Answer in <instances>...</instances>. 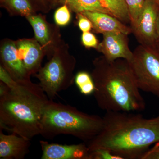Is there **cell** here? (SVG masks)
<instances>
[{
	"label": "cell",
	"mask_w": 159,
	"mask_h": 159,
	"mask_svg": "<svg viewBox=\"0 0 159 159\" xmlns=\"http://www.w3.org/2000/svg\"><path fill=\"white\" fill-rule=\"evenodd\" d=\"M42 159H90V151L86 143L61 145L40 141Z\"/></svg>",
	"instance_id": "obj_9"
},
{
	"label": "cell",
	"mask_w": 159,
	"mask_h": 159,
	"mask_svg": "<svg viewBox=\"0 0 159 159\" xmlns=\"http://www.w3.org/2000/svg\"><path fill=\"white\" fill-rule=\"evenodd\" d=\"M140 90L159 98V47L139 45L129 61Z\"/></svg>",
	"instance_id": "obj_5"
},
{
	"label": "cell",
	"mask_w": 159,
	"mask_h": 159,
	"mask_svg": "<svg viewBox=\"0 0 159 159\" xmlns=\"http://www.w3.org/2000/svg\"><path fill=\"white\" fill-rule=\"evenodd\" d=\"M69 9L66 5H64L55 11L54 20L58 25L65 26L70 20L71 14Z\"/></svg>",
	"instance_id": "obj_20"
},
{
	"label": "cell",
	"mask_w": 159,
	"mask_h": 159,
	"mask_svg": "<svg viewBox=\"0 0 159 159\" xmlns=\"http://www.w3.org/2000/svg\"><path fill=\"white\" fill-rule=\"evenodd\" d=\"M159 5L153 0H145L141 13L134 25L132 33L140 45H157Z\"/></svg>",
	"instance_id": "obj_7"
},
{
	"label": "cell",
	"mask_w": 159,
	"mask_h": 159,
	"mask_svg": "<svg viewBox=\"0 0 159 159\" xmlns=\"http://www.w3.org/2000/svg\"><path fill=\"white\" fill-rule=\"evenodd\" d=\"M102 118V129L86 143L90 151L104 148L122 159H141L159 142V114L147 119L133 112L106 111Z\"/></svg>",
	"instance_id": "obj_1"
},
{
	"label": "cell",
	"mask_w": 159,
	"mask_h": 159,
	"mask_svg": "<svg viewBox=\"0 0 159 159\" xmlns=\"http://www.w3.org/2000/svg\"><path fill=\"white\" fill-rule=\"evenodd\" d=\"M155 2H156L157 4H158L159 5V0H153Z\"/></svg>",
	"instance_id": "obj_30"
},
{
	"label": "cell",
	"mask_w": 159,
	"mask_h": 159,
	"mask_svg": "<svg viewBox=\"0 0 159 159\" xmlns=\"http://www.w3.org/2000/svg\"><path fill=\"white\" fill-rule=\"evenodd\" d=\"M19 56L22 61L28 75L39 67L42 53L38 44L29 40H24L17 44Z\"/></svg>",
	"instance_id": "obj_13"
},
{
	"label": "cell",
	"mask_w": 159,
	"mask_h": 159,
	"mask_svg": "<svg viewBox=\"0 0 159 159\" xmlns=\"http://www.w3.org/2000/svg\"><path fill=\"white\" fill-rule=\"evenodd\" d=\"M1 55L4 67L17 81L28 80L27 73L21 60L19 56L17 46L14 43H6L1 50Z\"/></svg>",
	"instance_id": "obj_12"
},
{
	"label": "cell",
	"mask_w": 159,
	"mask_h": 159,
	"mask_svg": "<svg viewBox=\"0 0 159 159\" xmlns=\"http://www.w3.org/2000/svg\"><path fill=\"white\" fill-rule=\"evenodd\" d=\"M31 2V0H30ZM35 1H38V2H40L41 3L44 2L45 1H48V0H35Z\"/></svg>",
	"instance_id": "obj_29"
},
{
	"label": "cell",
	"mask_w": 159,
	"mask_h": 159,
	"mask_svg": "<svg viewBox=\"0 0 159 159\" xmlns=\"http://www.w3.org/2000/svg\"><path fill=\"white\" fill-rule=\"evenodd\" d=\"M129 14L131 26L136 22L143 9L145 0H124Z\"/></svg>",
	"instance_id": "obj_19"
},
{
	"label": "cell",
	"mask_w": 159,
	"mask_h": 159,
	"mask_svg": "<svg viewBox=\"0 0 159 159\" xmlns=\"http://www.w3.org/2000/svg\"><path fill=\"white\" fill-rule=\"evenodd\" d=\"M74 81L80 92L83 95L89 96L93 94L96 88L95 83L92 75L88 72L81 71L77 73Z\"/></svg>",
	"instance_id": "obj_17"
},
{
	"label": "cell",
	"mask_w": 159,
	"mask_h": 159,
	"mask_svg": "<svg viewBox=\"0 0 159 159\" xmlns=\"http://www.w3.org/2000/svg\"><path fill=\"white\" fill-rule=\"evenodd\" d=\"M157 45L159 47V16L157 25Z\"/></svg>",
	"instance_id": "obj_27"
},
{
	"label": "cell",
	"mask_w": 159,
	"mask_h": 159,
	"mask_svg": "<svg viewBox=\"0 0 159 159\" xmlns=\"http://www.w3.org/2000/svg\"><path fill=\"white\" fill-rule=\"evenodd\" d=\"M141 159H159V142L146 151Z\"/></svg>",
	"instance_id": "obj_25"
},
{
	"label": "cell",
	"mask_w": 159,
	"mask_h": 159,
	"mask_svg": "<svg viewBox=\"0 0 159 159\" xmlns=\"http://www.w3.org/2000/svg\"><path fill=\"white\" fill-rule=\"evenodd\" d=\"M10 89L5 83L1 81L0 83V97L6 96L9 93Z\"/></svg>",
	"instance_id": "obj_26"
},
{
	"label": "cell",
	"mask_w": 159,
	"mask_h": 159,
	"mask_svg": "<svg viewBox=\"0 0 159 159\" xmlns=\"http://www.w3.org/2000/svg\"><path fill=\"white\" fill-rule=\"evenodd\" d=\"M92 76L95 83L93 95L97 105L106 111L135 112L145 108L128 61H110L103 56L96 60Z\"/></svg>",
	"instance_id": "obj_2"
},
{
	"label": "cell",
	"mask_w": 159,
	"mask_h": 159,
	"mask_svg": "<svg viewBox=\"0 0 159 159\" xmlns=\"http://www.w3.org/2000/svg\"><path fill=\"white\" fill-rule=\"evenodd\" d=\"M48 1L52 3H57V0H48Z\"/></svg>",
	"instance_id": "obj_28"
},
{
	"label": "cell",
	"mask_w": 159,
	"mask_h": 159,
	"mask_svg": "<svg viewBox=\"0 0 159 159\" xmlns=\"http://www.w3.org/2000/svg\"><path fill=\"white\" fill-rule=\"evenodd\" d=\"M78 25L83 32H89L93 29V24L86 16L82 13H78Z\"/></svg>",
	"instance_id": "obj_24"
},
{
	"label": "cell",
	"mask_w": 159,
	"mask_h": 159,
	"mask_svg": "<svg viewBox=\"0 0 159 159\" xmlns=\"http://www.w3.org/2000/svg\"><path fill=\"white\" fill-rule=\"evenodd\" d=\"M27 18L34 29L36 39L43 45L47 44L49 41V33L45 22L38 16L31 15Z\"/></svg>",
	"instance_id": "obj_16"
},
{
	"label": "cell",
	"mask_w": 159,
	"mask_h": 159,
	"mask_svg": "<svg viewBox=\"0 0 159 159\" xmlns=\"http://www.w3.org/2000/svg\"><path fill=\"white\" fill-rule=\"evenodd\" d=\"M110 14L125 24L130 23L129 14L124 0H100Z\"/></svg>",
	"instance_id": "obj_15"
},
{
	"label": "cell",
	"mask_w": 159,
	"mask_h": 159,
	"mask_svg": "<svg viewBox=\"0 0 159 159\" xmlns=\"http://www.w3.org/2000/svg\"><path fill=\"white\" fill-rule=\"evenodd\" d=\"M93 24L95 32L102 34L107 33H121L129 35L132 33L131 27L126 25L117 18L104 12L85 11L82 13Z\"/></svg>",
	"instance_id": "obj_11"
},
{
	"label": "cell",
	"mask_w": 159,
	"mask_h": 159,
	"mask_svg": "<svg viewBox=\"0 0 159 159\" xmlns=\"http://www.w3.org/2000/svg\"><path fill=\"white\" fill-rule=\"evenodd\" d=\"M90 159H122L121 157L111 151L104 148H99L91 151Z\"/></svg>",
	"instance_id": "obj_21"
},
{
	"label": "cell",
	"mask_w": 159,
	"mask_h": 159,
	"mask_svg": "<svg viewBox=\"0 0 159 159\" xmlns=\"http://www.w3.org/2000/svg\"><path fill=\"white\" fill-rule=\"evenodd\" d=\"M103 125L102 117L49 99L44 110L40 135L49 139L70 135L87 143L99 134Z\"/></svg>",
	"instance_id": "obj_4"
},
{
	"label": "cell",
	"mask_w": 159,
	"mask_h": 159,
	"mask_svg": "<svg viewBox=\"0 0 159 159\" xmlns=\"http://www.w3.org/2000/svg\"><path fill=\"white\" fill-rule=\"evenodd\" d=\"M81 42L83 45L87 48H97L99 44L95 35L90 31L83 32L81 35Z\"/></svg>",
	"instance_id": "obj_23"
},
{
	"label": "cell",
	"mask_w": 159,
	"mask_h": 159,
	"mask_svg": "<svg viewBox=\"0 0 159 159\" xmlns=\"http://www.w3.org/2000/svg\"><path fill=\"white\" fill-rule=\"evenodd\" d=\"M57 3L66 5L77 14L85 11H97L110 14L100 0H57Z\"/></svg>",
	"instance_id": "obj_14"
},
{
	"label": "cell",
	"mask_w": 159,
	"mask_h": 159,
	"mask_svg": "<svg viewBox=\"0 0 159 159\" xmlns=\"http://www.w3.org/2000/svg\"><path fill=\"white\" fill-rule=\"evenodd\" d=\"M71 70L59 56H55L44 67L40 69L36 77L39 85L50 100H54L61 91L70 87L75 78Z\"/></svg>",
	"instance_id": "obj_6"
},
{
	"label": "cell",
	"mask_w": 159,
	"mask_h": 159,
	"mask_svg": "<svg viewBox=\"0 0 159 159\" xmlns=\"http://www.w3.org/2000/svg\"><path fill=\"white\" fill-rule=\"evenodd\" d=\"M128 35L121 33H105L97 49L108 61L124 59L130 61L133 57V51L129 46Z\"/></svg>",
	"instance_id": "obj_8"
},
{
	"label": "cell",
	"mask_w": 159,
	"mask_h": 159,
	"mask_svg": "<svg viewBox=\"0 0 159 159\" xmlns=\"http://www.w3.org/2000/svg\"><path fill=\"white\" fill-rule=\"evenodd\" d=\"M0 97V129L31 140L40 135L44 110L49 99L39 84L18 81Z\"/></svg>",
	"instance_id": "obj_3"
},
{
	"label": "cell",
	"mask_w": 159,
	"mask_h": 159,
	"mask_svg": "<svg viewBox=\"0 0 159 159\" xmlns=\"http://www.w3.org/2000/svg\"><path fill=\"white\" fill-rule=\"evenodd\" d=\"M0 129V159H23L30 152L31 140L12 133L5 134Z\"/></svg>",
	"instance_id": "obj_10"
},
{
	"label": "cell",
	"mask_w": 159,
	"mask_h": 159,
	"mask_svg": "<svg viewBox=\"0 0 159 159\" xmlns=\"http://www.w3.org/2000/svg\"><path fill=\"white\" fill-rule=\"evenodd\" d=\"M1 4L9 10L26 16L33 13V7L30 0H1Z\"/></svg>",
	"instance_id": "obj_18"
},
{
	"label": "cell",
	"mask_w": 159,
	"mask_h": 159,
	"mask_svg": "<svg viewBox=\"0 0 159 159\" xmlns=\"http://www.w3.org/2000/svg\"><path fill=\"white\" fill-rule=\"evenodd\" d=\"M0 80L1 81L5 83L10 89H14L17 85L18 81L9 74L3 66H0Z\"/></svg>",
	"instance_id": "obj_22"
}]
</instances>
